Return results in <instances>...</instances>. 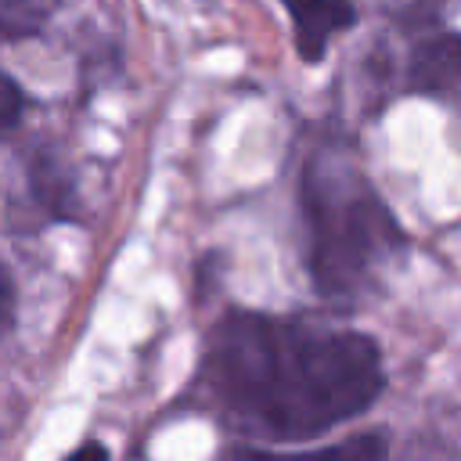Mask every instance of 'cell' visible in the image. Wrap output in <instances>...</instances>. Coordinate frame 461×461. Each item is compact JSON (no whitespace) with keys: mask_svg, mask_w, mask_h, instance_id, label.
<instances>
[{"mask_svg":"<svg viewBox=\"0 0 461 461\" xmlns=\"http://www.w3.org/2000/svg\"><path fill=\"white\" fill-rule=\"evenodd\" d=\"M198 382L227 425L295 443L364 414L385 389V367L364 331L230 310L209 331Z\"/></svg>","mask_w":461,"mask_h":461,"instance_id":"cell-1","label":"cell"},{"mask_svg":"<svg viewBox=\"0 0 461 461\" xmlns=\"http://www.w3.org/2000/svg\"><path fill=\"white\" fill-rule=\"evenodd\" d=\"M303 259L310 285L328 303H349L407 249V230L371 176L339 148L310 151L299 166Z\"/></svg>","mask_w":461,"mask_h":461,"instance_id":"cell-2","label":"cell"},{"mask_svg":"<svg viewBox=\"0 0 461 461\" xmlns=\"http://www.w3.org/2000/svg\"><path fill=\"white\" fill-rule=\"evenodd\" d=\"M299 61L313 65L328 54L331 40L357 25V4L353 0H281Z\"/></svg>","mask_w":461,"mask_h":461,"instance_id":"cell-3","label":"cell"},{"mask_svg":"<svg viewBox=\"0 0 461 461\" xmlns=\"http://www.w3.org/2000/svg\"><path fill=\"white\" fill-rule=\"evenodd\" d=\"M407 90L447 97L461 90V32H432L411 43L407 58Z\"/></svg>","mask_w":461,"mask_h":461,"instance_id":"cell-4","label":"cell"},{"mask_svg":"<svg viewBox=\"0 0 461 461\" xmlns=\"http://www.w3.org/2000/svg\"><path fill=\"white\" fill-rule=\"evenodd\" d=\"M223 461H385V439L378 432H360L317 450H256L238 447L223 454Z\"/></svg>","mask_w":461,"mask_h":461,"instance_id":"cell-5","label":"cell"},{"mask_svg":"<svg viewBox=\"0 0 461 461\" xmlns=\"http://www.w3.org/2000/svg\"><path fill=\"white\" fill-rule=\"evenodd\" d=\"M29 187H32V198L43 212H50L54 220H76V187H72L68 173L50 155H40L32 162Z\"/></svg>","mask_w":461,"mask_h":461,"instance_id":"cell-6","label":"cell"},{"mask_svg":"<svg viewBox=\"0 0 461 461\" xmlns=\"http://www.w3.org/2000/svg\"><path fill=\"white\" fill-rule=\"evenodd\" d=\"M54 7L58 0H0V47L36 36Z\"/></svg>","mask_w":461,"mask_h":461,"instance_id":"cell-7","label":"cell"},{"mask_svg":"<svg viewBox=\"0 0 461 461\" xmlns=\"http://www.w3.org/2000/svg\"><path fill=\"white\" fill-rule=\"evenodd\" d=\"M22 119H25V94L11 76L0 72V140L11 137Z\"/></svg>","mask_w":461,"mask_h":461,"instance_id":"cell-8","label":"cell"},{"mask_svg":"<svg viewBox=\"0 0 461 461\" xmlns=\"http://www.w3.org/2000/svg\"><path fill=\"white\" fill-rule=\"evenodd\" d=\"M14 321H18V292H14V277L7 263L0 259V339L14 328Z\"/></svg>","mask_w":461,"mask_h":461,"instance_id":"cell-9","label":"cell"},{"mask_svg":"<svg viewBox=\"0 0 461 461\" xmlns=\"http://www.w3.org/2000/svg\"><path fill=\"white\" fill-rule=\"evenodd\" d=\"M65 461H112V457H108V447H104V443L86 439V443H83V447H76Z\"/></svg>","mask_w":461,"mask_h":461,"instance_id":"cell-10","label":"cell"}]
</instances>
